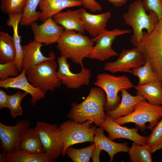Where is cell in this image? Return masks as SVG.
<instances>
[{
	"label": "cell",
	"instance_id": "21",
	"mask_svg": "<svg viewBox=\"0 0 162 162\" xmlns=\"http://www.w3.org/2000/svg\"><path fill=\"white\" fill-rule=\"evenodd\" d=\"M57 24L62 26L65 30H73L84 34L85 30L80 16V10L68 9L60 12L52 17Z\"/></svg>",
	"mask_w": 162,
	"mask_h": 162
},
{
	"label": "cell",
	"instance_id": "23",
	"mask_svg": "<svg viewBox=\"0 0 162 162\" xmlns=\"http://www.w3.org/2000/svg\"><path fill=\"white\" fill-rule=\"evenodd\" d=\"M17 150L33 154L45 153L35 128L29 127L27 129L20 142Z\"/></svg>",
	"mask_w": 162,
	"mask_h": 162
},
{
	"label": "cell",
	"instance_id": "17",
	"mask_svg": "<svg viewBox=\"0 0 162 162\" xmlns=\"http://www.w3.org/2000/svg\"><path fill=\"white\" fill-rule=\"evenodd\" d=\"M80 10V16L85 30L93 37H96L107 30V22L111 16L110 12L93 14L87 12L84 8Z\"/></svg>",
	"mask_w": 162,
	"mask_h": 162
},
{
	"label": "cell",
	"instance_id": "31",
	"mask_svg": "<svg viewBox=\"0 0 162 162\" xmlns=\"http://www.w3.org/2000/svg\"><path fill=\"white\" fill-rule=\"evenodd\" d=\"M96 147L94 143L82 148L76 149L71 146L65 152L66 154L73 162H88Z\"/></svg>",
	"mask_w": 162,
	"mask_h": 162
},
{
	"label": "cell",
	"instance_id": "9",
	"mask_svg": "<svg viewBox=\"0 0 162 162\" xmlns=\"http://www.w3.org/2000/svg\"><path fill=\"white\" fill-rule=\"evenodd\" d=\"M48 158L53 162L62 154L64 142L61 131L56 124L38 122L35 128Z\"/></svg>",
	"mask_w": 162,
	"mask_h": 162
},
{
	"label": "cell",
	"instance_id": "6",
	"mask_svg": "<svg viewBox=\"0 0 162 162\" xmlns=\"http://www.w3.org/2000/svg\"><path fill=\"white\" fill-rule=\"evenodd\" d=\"M162 118V106L152 104L146 100L136 104L134 111L130 115L114 120L116 123L120 125L134 123L140 129L144 131L147 128L146 123H149L147 128L152 130Z\"/></svg>",
	"mask_w": 162,
	"mask_h": 162
},
{
	"label": "cell",
	"instance_id": "35",
	"mask_svg": "<svg viewBox=\"0 0 162 162\" xmlns=\"http://www.w3.org/2000/svg\"><path fill=\"white\" fill-rule=\"evenodd\" d=\"M20 72L14 61L0 64V79L3 80L10 76L15 77Z\"/></svg>",
	"mask_w": 162,
	"mask_h": 162
},
{
	"label": "cell",
	"instance_id": "40",
	"mask_svg": "<svg viewBox=\"0 0 162 162\" xmlns=\"http://www.w3.org/2000/svg\"><path fill=\"white\" fill-rule=\"evenodd\" d=\"M160 3H161V4L162 6V0H160Z\"/></svg>",
	"mask_w": 162,
	"mask_h": 162
},
{
	"label": "cell",
	"instance_id": "37",
	"mask_svg": "<svg viewBox=\"0 0 162 162\" xmlns=\"http://www.w3.org/2000/svg\"><path fill=\"white\" fill-rule=\"evenodd\" d=\"M82 5L86 8L89 9L93 12L101 11L102 7L100 4L95 0H81Z\"/></svg>",
	"mask_w": 162,
	"mask_h": 162
},
{
	"label": "cell",
	"instance_id": "38",
	"mask_svg": "<svg viewBox=\"0 0 162 162\" xmlns=\"http://www.w3.org/2000/svg\"><path fill=\"white\" fill-rule=\"evenodd\" d=\"M8 95L6 92L0 89V110L4 108H7V101Z\"/></svg>",
	"mask_w": 162,
	"mask_h": 162
},
{
	"label": "cell",
	"instance_id": "39",
	"mask_svg": "<svg viewBox=\"0 0 162 162\" xmlns=\"http://www.w3.org/2000/svg\"><path fill=\"white\" fill-rule=\"evenodd\" d=\"M112 4L114 6L116 7H120L127 2L128 0H107Z\"/></svg>",
	"mask_w": 162,
	"mask_h": 162
},
{
	"label": "cell",
	"instance_id": "10",
	"mask_svg": "<svg viewBox=\"0 0 162 162\" xmlns=\"http://www.w3.org/2000/svg\"><path fill=\"white\" fill-rule=\"evenodd\" d=\"M130 29L115 28L110 31L106 30L101 34L91 39L96 43L87 58L103 62L119 54L112 47V44L117 37L130 33Z\"/></svg>",
	"mask_w": 162,
	"mask_h": 162
},
{
	"label": "cell",
	"instance_id": "15",
	"mask_svg": "<svg viewBox=\"0 0 162 162\" xmlns=\"http://www.w3.org/2000/svg\"><path fill=\"white\" fill-rule=\"evenodd\" d=\"M30 26L34 40L46 45L57 43L64 30L62 26L56 23L52 17L48 18L40 25L35 22Z\"/></svg>",
	"mask_w": 162,
	"mask_h": 162
},
{
	"label": "cell",
	"instance_id": "33",
	"mask_svg": "<svg viewBox=\"0 0 162 162\" xmlns=\"http://www.w3.org/2000/svg\"><path fill=\"white\" fill-rule=\"evenodd\" d=\"M27 0H1L0 8L4 14L8 15L22 14Z\"/></svg>",
	"mask_w": 162,
	"mask_h": 162
},
{
	"label": "cell",
	"instance_id": "20",
	"mask_svg": "<svg viewBox=\"0 0 162 162\" xmlns=\"http://www.w3.org/2000/svg\"><path fill=\"white\" fill-rule=\"evenodd\" d=\"M82 5L81 0H40L38 4L41 10L40 20L43 22L63 9Z\"/></svg>",
	"mask_w": 162,
	"mask_h": 162
},
{
	"label": "cell",
	"instance_id": "29",
	"mask_svg": "<svg viewBox=\"0 0 162 162\" xmlns=\"http://www.w3.org/2000/svg\"><path fill=\"white\" fill-rule=\"evenodd\" d=\"M40 0H27L24 10L22 14L19 24L21 26H30L32 23L40 20L41 12L37 11Z\"/></svg>",
	"mask_w": 162,
	"mask_h": 162
},
{
	"label": "cell",
	"instance_id": "3",
	"mask_svg": "<svg viewBox=\"0 0 162 162\" xmlns=\"http://www.w3.org/2000/svg\"><path fill=\"white\" fill-rule=\"evenodd\" d=\"M61 56L70 58L83 67V61L90 52L94 43L87 36L73 30H65L57 42Z\"/></svg>",
	"mask_w": 162,
	"mask_h": 162
},
{
	"label": "cell",
	"instance_id": "24",
	"mask_svg": "<svg viewBox=\"0 0 162 162\" xmlns=\"http://www.w3.org/2000/svg\"><path fill=\"white\" fill-rule=\"evenodd\" d=\"M0 162H53L45 153L33 154L17 150L11 153H0Z\"/></svg>",
	"mask_w": 162,
	"mask_h": 162
},
{
	"label": "cell",
	"instance_id": "14",
	"mask_svg": "<svg viewBox=\"0 0 162 162\" xmlns=\"http://www.w3.org/2000/svg\"><path fill=\"white\" fill-rule=\"evenodd\" d=\"M98 127L106 131L109 134L108 137L112 141L116 139L124 138L141 145L147 144L148 136L140 135L138 133V127L129 128L121 126L106 113L104 121Z\"/></svg>",
	"mask_w": 162,
	"mask_h": 162
},
{
	"label": "cell",
	"instance_id": "28",
	"mask_svg": "<svg viewBox=\"0 0 162 162\" xmlns=\"http://www.w3.org/2000/svg\"><path fill=\"white\" fill-rule=\"evenodd\" d=\"M128 153L132 162H152V149L147 144L141 145L134 142Z\"/></svg>",
	"mask_w": 162,
	"mask_h": 162
},
{
	"label": "cell",
	"instance_id": "30",
	"mask_svg": "<svg viewBox=\"0 0 162 162\" xmlns=\"http://www.w3.org/2000/svg\"><path fill=\"white\" fill-rule=\"evenodd\" d=\"M132 74L138 78V86L144 85L152 82L160 81L148 62H146L144 65L132 69Z\"/></svg>",
	"mask_w": 162,
	"mask_h": 162
},
{
	"label": "cell",
	"instance_id": "7",
	"mask_svg": "<svg viewBox=\"0 0 162 162\" xmlns=\"http://www.w3.org/2000/svg\"><path fill=\"white\" fill-rule=\"evenodd\" d=\"M94 84L102 89L106 94V112L113 110L118 106L120 102L118 93L121 89H129L134 86L125 75L116 76L105 73L98 74Z\"/></svg>",
	"mask_w": 162,
	"mask_h": 162
},
{
	"label": "cell",
	"instance_id": "36",
	"mask_svg": "<svg viewBox=\"0 0 162 162\" xmlns=\"http://www.w3.org/2000/svg\"><path fill=\"white\" fill-rule=\"evenodd\" d=\"M142 2L146 11H154L158 15L159 20H162V6L160 0H143Z\"/></svg>",
	"mask_w": 162,
	"mask_h": 162
},
{
	"label": "cell",
	"instance_id": "2",
	"mask_svg": "<svg viewBox=\"0 0 162 162\" xmlns=\"http://www.w3.org/2000/svg\"><path fill=\"white\" fill-rule=\"evenodd\" d=\"M142 0H136L129 4L128 11L123 15L125 23L131 27L133 33L131 42L135 47L139 44L142 38L143 30L151 33L155 29L159 20L157 14L153 11L146 13Z\"/></svg>",
	"mask_w": 162,
	"mask_h": 162
},
{
	"label": "cell",
	"instance_id": "8",
	"mask_svg": "<svg viewBox=\"0 0 162 162\" xmlns=\"http://www.w3.org/2000/svg\"><path fill=\"white\" fill-rule=\"evenodd\" d=\"M93 122L90 120L80 123L70 120L60 125L58 127L64 142L63 156L65 155L66 149L72 145L87 142H94L97 127L92 126Z\"/></svg>",
	"mask_w": 162,
	"mask_h": 162
},
{
	"label": "cell",
	"instance_id": "4",
	"mask_svg": "<svg viewBox=\"0 0 162 162\" xmlns=\"http://www.w3.org/2000/svg\"><path fill=\"white\" fill-rule=\"evenodd\" d=\"M137 47L162 83V20L150 33L143 32Z\"/></svg>",
	"mask_w": 162,
	"mask_h": 162
},
{
	"label": "cell",
	"instance_id": "19",
	"mask_svg": "<svg viewBox=\"0 0 162 162\" xmlns=\"http://www.w3.org/2000/svg\"><path fill=\"white\" fill-rule=\"evenodd\" d=\"M44 45L33 40L22 46V69L26 71L32 69L50 58L49 56L48 57L44 56L41 51V48Z\"/></svg>",
	"mask_w": 162,
	"mask_h": 162
},
{
	"label": "cell",
	"instance_id": "16",
	"mask_svg": "<svg viewBox=\"0 0 162 162\" xmlns=\"http://www.w3.org/2000/svg\"><path fill=\"white\" fill-rule=\"evenodd\" d=\"M26 75V70L23 69L20 74L17 76L0 80V87L6 89L17 88L24 91L31 96V104L34 106L38 100L45 98L46 92L30 83L27 80Z\"/></svg>",
	"mask_w": 162,
	"mask_h": 162
},
{
	"label": "cell",
	"instance_id": "18",
	"mask_svg": "<svg viewBox=\"0 0 162 162\" xmlns=\"http://www.w3.org/2000/svg\"><path fill=\"white\" fill-rule=\"evenodd\" d=\"M104 130L100 127L96 128L94 134V142L96 148L106 152L110 157V162H112L114 155L119 152L128 153L130 147L128 143L115 142L106 137L104 134Z\"/></svg>",
	"mask_w": 162,
	"mask_h": 162
},
{
	"label": "cell",
	"instance_id": "11",
	"mask_svg": "<svg viewBox=\"0 0 162 162\" xmlns=\"http://www.w3.org/2000/svg\"><path fill=\"white\" fill-rule=\"evenodd\" d=\"M117 60L105 63L103 70L112 73L126 72L132 73V69L144 65L146 61L137 47L123 49Z\"/></svg>",
	"mask_w": 162,
	"mask_h": 162
},
{
	"label": "cell",
	"instance_id": "25",
	"mask_svg": "<svg viewBox=\"0 0 162 162\" xmlns=\"http://www.w3.org/2000/svg\"><path fill=\"white\" fill-rule=\"evenodd\" d=\"M134 88L137 90V93L144 97L149 104L162 106V83L160 81L134 86Z\"/></svg>",
	"mask_w": 162,
	"mask_h": 162
},
{
	"label": "cell",
	"instance_id": "13",
	"mask_svg": "<svg viewBox=\"0 0 162 162\" xmlns=\"http://www.w3.org/2000/svg\"><path fill=\"white\" fill-rule=\"evenodd\" d=\"M67 59L61 56L57 61L58 65V75L62 84L69 89L79 88L83 85H88L91 77L90 70L83 67L79 73H73L70 70Z\"/></svg>",
	"mask_w": 162,
	"mask_h": 162
},
{
	"label": "cell",
	"instance_id": "1",
	"mask_svg": "<svg viewBox=\"0 0 162 162\" xmlns=\"http://www.w3.org/2000/svg\"><path fill=\"white\" fill-rule=\"evenodd\" d=\"M106 102V95L104 91L99 87L92 88L83 101L80 104L72 103L67 117L80 123L91 120L95 126H98L105 120Z\"/></svg>",
	"mask_w": 162,
	"mask_h": 162
},
{
	"label": "cell",
	"instance_id": "34",
	"mask_svg": "<svg viewBox=\"0 0 162 162\" xmlns=\"http://www.w3.org/2000/svg\"><path fill=\"white\" fill-rule=\"evenodd\" d=\"M152 130L148 136L147 144L151 147L153 153L162 149V118Z\"/></svg>",
	"mask_w": 162,
	"mask_h": 162
},
{
	"label": "cell",
	"instance_id": "26",
	"mask_svg": "<svg viewBox=\"0 0 162 162\" xmlns=\"http://www.w3.org/2000/svg\"><path fill=\"white\" fill-rule=\"evenodd\" d=\"M22 14H13L8 15V19L6 22L7 25L12 27L13 29V38L16 50V56L14 63L20 72L22 70V47L21 44V37L18 33V26L22 17Z\"/></svg>",
	"mask_w": 162,
	"mask_h": 162
},
{
	"label": "cell",
	"instance_id": "12",
	"mask_svg": "<svg viewBox=\"0 0 162 162\" xmlns=\"http://www.w3.org/2000/svg\"><path fill=\"white\" fill-rule=\"evenodd\" d=\"M30 125L29 121L25 120H20L13 126L0 122V147L2 152L11 153L17 150L26 131Z\"/></svg>",
	"mask_w": 162,
	"mask_h": 162
},
{
	"label": "cell",
	"instance_id": "5",
	"mask_svg": "<svg viewBox=\"0 0 162 162\" xmlns=\"http://www.w3.org/2000/svg\"><path fill=\"white\" fill-rule=\"evenodd\" d=\"M48 56L50 57L49 59L26 71L28 80L34 86L46 92L54 91L62 84L56 70L57 64L55 61V55L51 50Z\"/></svg>",
	"mask_w": 162,
	"mask_h": 162
},
{
	"label": "cell",
	"instance_id": "32",
	"mask_svg": "<svg viewBox=\"0 0 162 162\" xmlns=\"http://www.w3.org/2000/svg\"><path fill=\"white\" fill-rule=\"evenodd\" d=\"M28 94L25 92H18L12 94L8 95L7 106L10 111V115L13 118L21 116L23 110L21 106L22 99Z\"/></svg>",
	"mask_w": 162,
	"mask_h": 162
},
{
	"label": "cell",
	"instance_id": "22",
	"mask_svg": "<svg viewBox=\"0 0 162 162\" xmlns=\"http://www.w3.org/2000/svg\"><path fill=\"white\" fill-rule=\"evenodd\" d=\"M120 91L122 98L118 106L115 109L107 111L106 113L114 119L130 115L134 111V106L136 104L140 101L146 100L138 93L135 96L132 95L126 89H122Z\"/></svg>",
	"mask_w": 162,
	"mask_h": 162
},
{
	"label": "cell",
	"instance_id": "27",
	"mask_svg": "<svg viewBox=\"0 0 162 162\" xmlns=\"http://www.w3.org/2000/svg\"><path fill=\"white\" fill-rule=\"evenodd\" d=\"M16 50L13 37L8 33L0 32V63L14 61Z\"/></svg>",
	"mask_w": 162,
	"mask_h": 162
}]
</instances>
